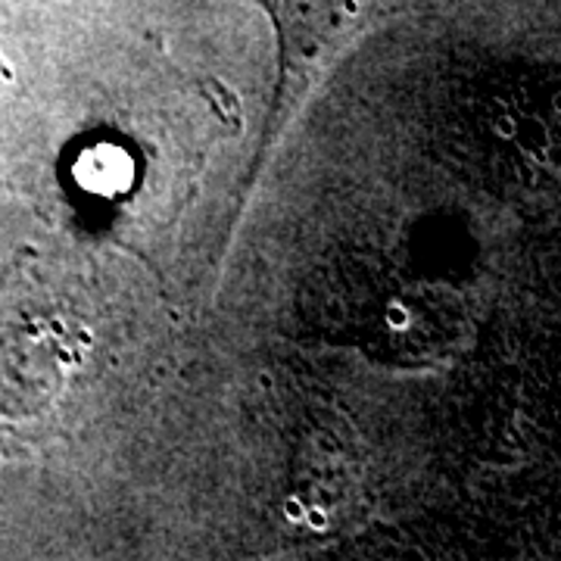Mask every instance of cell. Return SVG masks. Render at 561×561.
Masks as SVG:
<instances>
[{"label": "cell", "instance_id": "6da1fadb", "mask_svg": "<svg viewBox=\"0 0 561 561\" xmlns=\"http://www.w3.org/2000/svg\"><path fill=\"white\" fill-rule=\"evenodd\" d=\"M256 3L272 16L278 32V84L272 94V110L265 116L253 179H260L268 153L278 147V140L302 110L306 98L324 79V72L371 25L387 0H256Z\"/></svg>", "mask_w": 561, "mask_h": 561}, {"label": "cell", "instance_id": "7a4b0ae2", "mask_svg": "<svg viewBox=\"0 0 561 561\" xmlns=\"http://www.w3.org/2000/svg\"><path fill=\"white\" fill-rule=\"evenodd\" d=\"M10 79V69H7V66H3V60H0V81H7Z\"/></svg>", "mask_w": 561, "mask_h": 561}]
</instances>
